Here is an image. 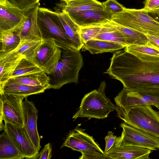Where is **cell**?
I'll return each mask as SVG.
<instances>
[{"label": "cell", "mask_w": 159, "mask_h": 159, "mask_svg": "<svg viewBox=\"0 0 159 159\" xmlns=\"http://www.w3.org/2000/svg\"><path fill=\"white\" fill-rule=\"evenodd\" d=\"M105 73L126 89L159 88V57L140 59L124 49L114 52Z\"/></svg>", "instance_id": "1"}, {"label": "cell", "mask_w": 159, "mask_h": 159, "mask_svg": "<svg viewBox=\"0 0 159 159\" xmlns=\"http://www.w3.org/2000/svg\"><path fill=\"white\" fill-rule=\"evenodd\" d=\"M59 47L61 57L53 72L47 75L49 78L48 89H59L67 84L77 83L79 71L83 66L80 50L67 46Z\"/></svg>", "instance_id": "2"}, {"label": "cell", "mask_w": 159, "mask_h": 159, "mask_svg": "<svg viewBox=\"0 0 159 159\" xmlns=\"http://www.w3.org/2000/svg\"><path fill=\"white\" fill-rule=\"evenodd\" d=\"M106 87L105 81H102L98 89L85 94L72 118L74 120L79 117L103 119L107 117L111 112L116 111L118 106L113 104L105 95Z\"/></svg>", "instance_id": "3"}, {"label": "cell", "mask_w": 159, "mask_h": 159, "mask_svg": "<svg viewBox=\"0 0 159 159\" xmlns=\"http://www.w3.org/2000/svg\"><path fill=\"white\" fill-rule=\"evenodd\" d=\"M116 111L125 123L159 137V113L151 105H135L125 110L118 107Z\"/></svg>", "instance_id": "4"}, {"label": "cell", "mask_w": 159, "mask_h": 159, "mask_svg": "<svg viewBox=\"0 0 159 159\" xmlns=\"http://www.w3.org/2000/svg\"><path fill=\"white\" fill-rule=\"evenodd\" d=\"M37 22L43 40H53L59 47L74 48L57 12L39 7Z\"/></svg>", "instance_id": "5"}, {"label": "cell", "mask_w": 159, "mask_h": 159, "mask_svg": "<svg viewBox=\"0 0 159 159\" xmlns=\"http://www.w3.org/2000/svg\"><path fill=\"white\" fill-rule=\"evenodd\" d=\"M112 21L145 35L151 34L159 39V22L143 8L125 7L122 12L113 16Z\"/></svg>", "instance_id": "6"}, {"label": "cell", "mask_w": 159, "mask_h": 159, "mask_svg": "<svg viewBox=\"0 0 159 159\" xmlns=\"http://www.w3.org/2000/svg\"><path fill=\"white\" fill-rule=\"evenodd\" d=\"M114 100L117 106L124 110L143 105H152L159 109V88L130 89L124 88Z\"/></svg>", "instance_id": "7"}, {"label": "cell", "mask_w": 159, "mask_h": 159, "mask_svg": "<svg viewBox=\"0 0 159 159\" xmlns=\"http://www.w3.org/2000/svg\"><path fill=\"white\" fill-rule=\"evenodd\" d=\"M0 129L3 121L23 127L25 121L24 96L0 93Z\"/></svg>", "instance_id": "8"}, {"label": "cell", "mask_w": 159, "mask_h": 159, "mask_svg": "<svg viewBox=\"0 0 159 159\" xmlns=\"http://www.w3.org/2000/svg\"><path fill=\"white\" fill-rule=\"evenodd\" d=\"M120 126L122 129L121 135L117 137L114 144L116 146H132L159 150V137L132 126L125 122Z\"/></svg>", "instance_id": "9"}, {"label": "cell", "mask_w": 159, "mask_h": 159, "mask_svg": "<svg viewBox=\"0 0 159 159\" xmlns=\"http://www.w3.org/2000/svg\"><path fill=\"white\" fill-rule=\"evenodd\" d=\"M61 49L53 40H43L33 61L47 75L51 74L61 57Z\"/></svg>", "instance_id": "10"}, {"label": "cell", "mask_w": 159, "mask_h": 159, "mask_svg": "<svg viewBox=\"0 0 159 159\" xmlns=\"http://www.w3.org/2000/svg\"><path fill=\"white\" fill-rule=\"evenodd\" d=\"M84 130L79 128L78 125L70 132L61 148H69L81 152L82 154L95 152L104 153L93 137L85 132Z\"/></svg>", "instance_id": "11"}, {"label": "cell", "mask_w": 159, "mask_h": 159, "mask_svg": "<svg viewBox=\"0 0 159 159\" xmlns=\"http://www.w3.org/2000/svg\"><path fill=\"white\" fill-rule=\"evenodd\" d=\"M39 2L23 11L25 16L22 25L14 32L20 37L21 43L43 40L37 22Z\"/></svg>", "instance_id": "12"}, {"label": "cell", "mask_w": 159, "mask_h": 159, "mask_svg": "<svg viewBox=\"0 0 159 159\" xmlns=\"http://www.w3.org/2000/svg\"><path fill=\"white\" fill-rule=\"evenodd\" d=\"M3 130L13 141L25 158L36 159L39 151L26 135L23 127L8 122H4Z\"/></svg>", "instance_id": "13"}, {"label": "cell", "mask_w": 159, "mask_h": 159, "mask_svg": "<svg viewBox=\"0 0 159 159\" xmlns=\"http://www.w3.org/2000/svg\"><path fill=\"white\" fill-rule=\"evenodd\" d=\"M25 19L23 11L7 0L0 3V31H15L22 25Z\"/></svg>", "instance_id": "14"}, {"label": "cell", "mask_w": 159, "mask_h": 159, "mask_svg": "<svg viewBox=\"0 0 159 159\" xmlns=\"http://www.w3.org/2000/svg\"><path fill=\"white\" fill-rule=\"evenodd\" d=\"M68 13L80 27L102 25L112 20V17L103 7Z\"/></svg>", "instance_id": "15"}, {"label": "cell", "mask_w": 159, "mask_h": 159, "mask_svg": "<svg viewBox=\"0 0 159 159\" xmlns=\"http://www.w3.org/2000/svg\"><path fill=\"white\" fill-rule=\"evenodd\" d=\"M24 102L25 121L23 128L29 139L39 151L41 146L37 126L38 111L34 103L28 100L27 97Z\"/></svg>", "instance_id": "16"}, {"label": "cell", "mask_w": 159, "mask_h": 159, "mask_svg": "<svg viewBox=\"0 0 159 159\" xmlns=\"http://www.w3.org/2000/svg\"><path fill=\"white\" fill-rule=\"evenodd\" d=\"M152 150L138 146H118L114 145L105 154L111 159H149Z\"/></svg>", "instance_id": "17"}, {"label": "cell", "mask_w": 159, "mask_h": 159, "mask_svg": "<svg viewBox=\"0 0 159 159\" xmlns=\"http://www.w3.org/2000/svg\"><path fill=\"white\" fill-rule=\"evenodd\" d=\"M24 57L13 52L0 53V89L11 78L16 68Z\"/></svg>", "instance_id": "18"}, {"label": "cell", "mask_w": 159, "mask_h": 159, "mask_svg": "<svg viewBox=\"0 0 159 159\" xmlns=\"http://www.w3.org/2000/svg\"><path fill=\"white\" fill-rule=\"evenodd\" d=\"M56 11L71 40L73 47L80 50L84 45L80 34V27L71 18L67 13L58 10Z\"/></svg>", "instance_id": "19"}, {"label": "cell", "mask_w": 159, "mask_h": 159, "mask_svg": "<svg viewBox=\"0 0 159 159\" xmlns=\"http://www.w3.org/2000/svg\"><path fill=\"white\" fill-rule=\"evenodd\" d=\"M56 5V10L67 13L103 7L102 3L96 0H74L67 3L62 1Z\"/></svg>", "instance_id": "20"}, {"label": "cell", "mask_w": 159, "mask_h": 159, "mask_svg": "<svg viewBox=\"0 0 159 159\" xmlns=\"http://www.w3.org/2000/svg\"><path fill=\"white\" fill-rule=\"evenodd\" d=\"M125 47L114 42L93 39L84 43L81 51H88L92 54H97L105 52H115L124 49Z\"/></svg>", "instance_id": "21"}, {"label": "cell", "mask_w": 159, "mask_h": 159, "mask_svg": "<svg viewBox=\"0 0 159 159\" xmlns=\"http://www.w3.org/2000/svg\"><path fill=\"white\" fill-rule=\"evenodd\" d=\"M49 82L48 76L44 71H42L11 78L4 86L14 84H21L32 86H42L47 89L50 86Z\"/></svg>", "instance_id": "22"}, {"label": "cell", "mask_w": 159, "mask_h": 159, "mask_svg": "<svg viewBox=\"0 0 159 159\" xmlns=\"http://www.w3.org/2000/svg\"><path fill=\"white\" fill-rule=\"evenodd\" d=\"M25 157L5 131L0 135V159H22Z\"/></svg>", "instance_id": "23"}, {"label": "cell", "mask_w": 159, "mask_h": 159, "mask_svg": "<svg viewBox=\"0 0 159 159\" xmlns=\"http://www.w3.org/2000/svg\"><path fill=\"white\" fill-rule=\"evenodd\" d=\"M47 88L42 86H32L21 84H14L4 86L0 89V93L22 95L27 97L43 93Z\"/></svg>", "instance_id": "24"}, {"label": "cell", "mask_w": 159, "mask_h": 159, "mask_svg": "<svg viewBox=\"0 0 159 159\" xmlns=\"http://www.w3.org/2000/svg\"><path fill=\"white\" fill-rule=\"evenodd\" d=\"M94 39L112 42L125 47L127 46L124 37L113 25L111 20L102 24V29Z\"/></svg>", "instance_id": "25"}, {"label": "cell", "mask_w": 159, "mask_h": 159, "mask_svg": "<svg viewBox=\"0 0 159 159\" xmlns=\"http://www.w3.org/2000/svg\"><path fill=\"white\" fill-rule=\"evenodd\" d=\"M124 49L139 59L159 57V49L148 41L145 44H131Z\"/></svg>", "instance_id": "26"}, {"label": "cell", "mask_w": 159, "mask_h": 159, "mask_svg": "<svg viewBox=\"0 0 159 159\" xmlns=\"http://www.w3.org/2000/svg\"><path fill=\"white\" fill-rule=\"evenodd\" d=\"M113 25L121 34L127 45L131 44L144 45L148 42L146 35L134 30L117 24L111 20Z\"/></svg>", "instance_id": "27"}, {"label": "cell", "mask_w": 159, "mask_h": 159, "mask_svg": "<svg viewBox=\"0 0 159 159\" xmlns=\"http://www.w3.org/2000/svg\"><path fill=\"white\" fill-rule=\"evenodd\" d=\"M0 53L11 52L21 43L20 37L12 30L0 31Z\"/></svg>", "instance_id": "28"}, {"label": "cell", "mask_w": 159, "mask_h": 159, "mask_svg": "<svg viewBox=\"0 0 159 159\" xmlns=\"http://www.w3.org/2000/svg\"><path fill=\"white\" fill-rule=\"evenodd\" d=\"M44 71L33 61L23 58L16 68L11 78Z\"/></svg>", "instance_id": "29"}, {"label": "cell", "mask_w": 159, "mask_h": 159, "mask_svg": "<svg viewBox=\"0 0 159 159\" xmlns=\"http://www.w3.org/2000/svg\"><path fill=\"white\" fill-rule=\"evenodd\" d=\"M43 41L42 40L20 43L19 46L12 52L20 54L25 56L26 58L33 61Z\"/></svg>", "instance_id": "30"}, {"label": "cell", "mask_w": 159, "mask_h": 159, "mask_svg": "<svg viewBox=\"0 0 159 159\" xmlns=\"http://www.w3.org/2000/svg\"><path fill=\"white\" fill-rule=\"evenodd\" d=\"M102 25L80 27V34L82 43L84 44L88 41L94 39L102 29Z\"/></svg>", "instance_id": "31"}, {"label": "cell", "mask_w": 159, "mask_h": 159, "mask_svg": "<svg viewBox=\"0 0 159 159\" xmlns=\"http://www.w3.org/2000/svg\"><path fill=\"white\" fill-rule=\"evenodd\" d=\"M102 4L103 8L112 16L121 12L125 8L116 0H107Z\"/></svg>", "instance_id": "32"}, {"label": "cell", "mask_w": 159, "mask_h": 159, "mask_svg": "<svg viewBox=\"0 0 159 159\" xmlns=\"http://www.w3.org/2000/svg\"><path fill=\"white\" fill-rule=\"evenodd\" d=\"M143 9L149 13L159 15V0H145Z\"/></svg>", "instance_id": "33"}, {"label": "cell", "mask_w": 159, "mask_h": 159, "mask_svg": "<svg viewBox=\"0 0 159 159\" xmlns=\"http://www.w3.org/2000/svg\"><path fill=\"white\" fill-rule=\"evenodd\" d=\"M12 4L24 11L34 4L39 2L40 0H7Z\"/></svg>", "instance_id": "34"}, {"label": "cell", "mask_w": 159, "mask_h": 159, "mask_svg": "<svg viewBox=\"0 0 159 159\" xmlns=\"http://www.w3.org/2000/svg\"><path fill=\"white\" fill-rule=\"evenodd\" d=\"M117 137L113 135V133L112 131L108 132L107 135L105 138L106 145L104 153L109 151L115 144Z\"/></svg>", "instance_id": "35"}, {"label": "cell", "mask_w": 159, "mask_h": 159, "mask_svg": "<svg viewBox=\"0 0 159 159\" xmlns=\"http://www.w3.org/2000/svg\"><path fill=\"white\" fill-rule=\"evenodd\" d=\"M79 159H106L109 158L105 153L95 152L87 154H82L79 158Z\"/></svg>", "instance_id": "36"}, {"label": "cell", "mask_w": 159, "mask_h": 159, "mask_svg": "<svg viewBox=\"0 0 159 159\" xmlns=\"http://www.w3.org/2000/svg\"><path fill=\"white\" fill-rule=\"evenodd\" d=\"M52 147L50 143L46 144L39 154V159H50L52 157Z\"/></svg>", "instance_id": "37"}, {"label": "cell", "mask_w": 159, "mask_h": 159, "mask_svg": "<svg viewBox=\"0 0 159 159\" xmlns=\"http://www.w3.org/2000/svg\"><path fill=\"white\" fill-rule=\"evenodd\" d=\"M146 35L148 41L159 49V39L151 34H147Z\"/></svg>", "instance_id": "38"}, {"label": "cell", "mask_w": 159, "mask_h": 159, "mask_svg": "<svg viewBox=\"0 0 159 159\" xmlns=\"http://www.w3.org/2000/svg\"><path fill=\"white\" fill-rule=\"evenodd\" d=\"M154 19L157 20L159 22V15L157 16H156Z\"/></svg>", "instance_id": "39"}, {"label": "cell", "mask_w": 159, "mask_h": 159, "mask_svg": "<svg viewBox=\"0 0 159 159\" xmlns=\"http://www.w3.org/2000/svg\"><path fill=\"white\" fill-rule=\"evenodd\" d=\"M62 1H63L66 3H67L69 2H70L71 1L74 0H61Z\"/></svg>", "instance_id": "40"}, {"label": "cell", "mask_w": 159, "mask_h": 159, "mask_svg": "<svg viewBox=\"0 0 159 159\" xmlns=\"http://www.w3.org/2000/svg\"><path fill=\"white\" fill-rule=\"evenodd\" d=\"M7 0H0V3L4 2Z\"/></svg>", "instance_id": "41"}, {"label": "cell", "mask_w": 159, "mask_h": 159, "mask_svg": "<svg viewBox=\"0 0 159 159\" xmlns=\"http://www.w3.org/2000/svg\"><path fill=\"white\" fill-rule=\"evenodd\" d=\"M158 112V113H159V111Z\"/></svg>", "instance_id": "42"}]
</instances>
